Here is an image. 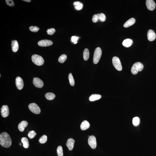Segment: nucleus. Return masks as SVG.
<instances>
[{"instance_id":"1","label":"nucleus","mask_w":156,"mask_h":156,"mask_svg":"<svg viewBox=\"0 0 156 156\" xmlns=\"http://www.w3.org/2000/svg\"><path fill=\"white\" fill-rule=\"evenodd\" d=\"M0 144L2 146L8 148L12 144V140L10 135L6 132H3L0 135Z\"/></svg>"},{"instance_id":"2","label":"nucleus","mask_w":156,"mask_h":156,"mask_svg":"<svg viewBox=\"0 0 156 156\" xmlns=\"http://www.w3.org/2000/svg\"><path fill=\"white\" fill-rule=\"evenodd\" d=\"M144 68L142 63L140 62H136L133 65L131 69V72L133 74H136L139 71H142Z\"/></svg>"},{"instance_id":"3","label":"nucleus","mask_w":156,"mask_h":156,"mask_svg":"<svg viewBox=\"0 0 156 156\" xmlns=\"http://www.w3.org/2000/svg\"><path fill=\"white\" fill-rule=\"evenodd\" d=\"M32 60L33 63L38 66H41L44 62V61L43 57L37 54L33 55L32 57Z\"/></svg>"},{"instance_id":"4","label":"nucleus","mask_w":156,"mask_h":156,"mask_svg":"<svg viewBox=\"0 0 156 156\" xmlns=\"http://www.w3.org/2000/svg\"><path fill=\"white\" fill-rule=\"evenodd\" d=\"M102 51L101 49L98 47L96 49L94 53L93 62L94 64H97L99 62L101 57Z\"/></svg>"},{"instance_id":"5","label":"nucleus","mask_w":156,"mask_h":156,"mask_svg":"<svg viewBox=\"0 0 156 156\" xmlns=\"http://www.w3.org/2000/svg\"><path fill=\"white\" fill-rule=\"evenodd\" d=\"M112 63L115 68L119 71H121L122 70V66L119 59L118 57H115L112 59Z\"/></svg>"},{"instance_id":"6","label":"nucleus","mask_w":156,"mask_h":156,"mask_svg":"<svg viewBox=\"0 0 156 156\" xmlns=\"http://www.w3.org/2000/svg\"><path fill=\"white\" fill-rule=\"evenodd\" d=\"M29 108L31 112L35 114H39L41 112L40 109L36 103H30L29 106Z\"/></svg>"},{"instance_id":"7","label":"nucleus","mask_w":156,"mask_h":156,"mask_svg":"<svg viewBox=\"0 0 156 156\" xmlns=\"http://www.w3.org/2000/svg\"><path fill=\"white\" fill-rule=\"evenodd\" d=\"M89 145L92 149H95L97 147L96 138L94 135H91L89 137L88 140Z\"/></svg>"},{"instance_id":"8","label":"nucleus","mask_w":156,"mask_h":156,"mask_svg":"<svg viewBox=\"0 0 156 156\" xmlns=\"http://www.w3.org/2000/svg\"><path fill=\"white\" fill-rule=\"evenodd\" d=\"M146 4L147 8L150 11H153L155 8L156 4L153 0H147Z\"/></svg>"},{"instance_id":"9","label":"nucleus","mask_w":156,"mask_h":156,"mask_svg":"<svg viewBox=\"0 0 156 156\" xmlns=\"http://www.w3.org/2000/svg\"><path fill=\"white\" fill-rule=\"evenodd\" d=\"M15 83L16 88L19 90H21L24 87V83L23 79L20 77H18L16 78Z\"/></svg>"},{"instance_id":"10","label":"nucleus","mask_w":156,"mask_h":156,"mask_svg":"<svg viewBox=\"0 0 156 156\" xmlns=\"http://www.w3.org/2000/svg\"><path fill=\"white\" fill-rule=\"evenodd\" d=\"M53 42L52 41L48 40H43L38 42V45L41 47H48L52 45Z\"/></svg>"},{"instance_id":"11","label":"nucleus","mask_w":156,"mask_h":156,"mask_svg":"<svg viewBox=\"0 0 156 156\" xmlns=\"http://www.w3.org/2000/svg\"><path fill=\"white\" fill-rule=\"evenodd\" d=\"M1 114L4 118L7 117L9 115V109L7 105H4L1 109Z\"/></svg>"},{"instance_id":"12","label":"nucleus","mask_w":156,"mask_h":156,"mask_svg":"<svg viewBox=\"0 0 156 156\" xmlns=\"http://www.w3.org/2000/svg\"><path fill=\"white\" fill-rule=\"evenodd\" d=\"M33 84L36 87L41 88L43 87V82L41 80L38 78H34L33 79Z\"/></svg>"},{"instance_id":"13","label":"nucleus","mask_w":156,"mask_h":156,"mask_svg":"<svg viewBox=\"0 0 156 156\" xmlns=\"http://www.w3.org/2000/svg\"><path fill=\"white\" fill-rule=\"evenodd\" d=\"M147 37L148 40L149 41H152L155 39L156 35L155 33L153 30H149L148 31Z\"/></svg>"},{"instance_id":"14","label":"nucleus","mask_w":156,"mask_h":156,"mask_svg":"<svg viewBox=\"0 0 156 156\" xmlns=\"http://www.w3.org/2000/svg\"><path fill=\"white\" fill-rule=\"evenodd\" d=\"M75 141L72 138H70L67 140L66 144V146L70 151L72 150L74 148Z\"/></svg>"},{"instance_id":"15","label":"nucleus","mask_w":156,"mask_h":156,"mask_svg":"<svg viewBox=\"0 0 156 156\" xmlns=\"http://www.w3.org/2000/svg\"><path fill=\"white\" fill-rule=\"evenodd\" d=\"M28 125V122L25 121H22L19 124L18 128L20 131L23 132L24 131L25 127L27 126Z\"/></svg>"},{"instance_id":"16","label":"nucleus","mask_w":156,"mask_h":156,"mask_svg":"<svg viewBox=\"0 0 156 156\" xmlns=\"http://www.w3.org/2000/svg\"><path fill=\"white\" fill-rule=\"evenodd\" d=\"M135 18H130L124 24L123 26L126 28L129 27L135 24Z\"/></svg>"},{"instance_id":"17","label":"nucleus","mask_w":156,"mask_h":156,"mask_svg":"<svg viewBox=\"0 0 156 156\" xmlns=\"http://www.w3.org/2000/svg\"><path fill=\"white\" fill-rule=\"evenodd\" d=\"M11 42L12 51L14 52H17L19 48L18 42L16 40H12Z\"/></svg>"},{"instance_id":"18","label":"nucleus","mask_w":156,"mask_h":156,"mask_svg":"<svg viewBox=\"0 0 156 156\" xmlns=\"http://www.w3.org/2000/svg\"><path fill=\"white\" fill-rule=\"evenodd\" d=\"M133 43L132 40L130 39H127L123 41L122 43V45L124 47L126 48H128L132 45Z\"/></svg>"},{"instance_id":"19","label":"nucleus","mask_w":156,"mask_h":156,"mask_svg":"<svg viewBox=\"0 0 156 156\" xmlns=\"http://www.w3.org/2000/svg\"><path fill=\"white\" fill-rule=\"evenodd\" d=\"M90 126V124L88 121H83L80 126V128L81 130H85L89 128Z\"/></svg>"},{"instance_id":"20","label":"nucleus","mask_w":156,"mask_h":156,"mask_svg":"<svg viewBox=\"0 0 156 156\" xmlns=\"http://www.w3.org/2000/svg\"><path fill=\"white\" fill-rule=\"evenodd\" d=\"M101 95L99 94H93L89 97V100L90 102H94L100 99Z\"/></svg>"},{"instance_id":"21","label":"nucleus","mask_w":156,"mask_h":156,"mask_svg":"<svg viewBox=\"0 0 156 156\" xmlns=\"http://www.w3.org/2000/svg\"><path fill=\"white\" fill-rule=\"evenodd\" d=\"M21 141L23 144V146L24 148L27 149L29 148V140L27 138L25 137L22 138Z\"/></svg>"},{"instance_id":"22","label":"nucleus","mask_w":156,"mask_h":156,"mask_svg":"<svg viewBox=\"0 0 156 156\" xmlns=\"http://www.w3.org/2000/svg\"><path fill=\"white\" fill-rule=\"evenodd\" d=\"M45 96L47 99L49 100H52L55 98V95L54 93L50 92L46 93Z\"/></svg>"},{"instance_id":"23","label":"nucleus","mask_w":156,"mask_h":156,"mask_svg":"<svg viewBox=\"0 0 156 156\" xmlns=\"http://www.w3.org/2000/svg\"><path fill=\"white\" fill-rule=\"evenodd\" d=\"M89 49L86 48L84 49L83 52V58L84 60L87 61L89 59Z\"/></svg>"},{"instance_id":"24","label":"nucleus","mask_w":156,"mask_h":156,"mask_svg":"<svg viewBox=\"0 0 156 156\" xmlns=\"http://www.w3.org/2000/svg\"><path fill=\"white\" fill-rule=\"evenodd\" d=\"M67 56L66 54L61 55L58 58L59 62L61 63H63L67 59Z\"/></svg>"},{"instance_id":"25","label":"nucleus","mask_w":156,"mask_h":156,"mask_svg":"<svg viewBox=\"0 0 156 156\" xmlns=\"http://www.w3.org/2000/svg\"><path fill=\"white\" fill-rule=\"evenodd\" d=\"M48 138L46 135H44L39 139V141L41 144H44L47 142Z\"/></svg>"},{"instance_id":"26","label":"nucleus","mask_w":156,"mask_h":156,"mask_svg":"<svg viewBox=\"0 0 156 156\" xmlns=\"http://www.w3.org/2000/svg\"><path fill=\"white\" fill-rule=\"evenodd\" d=\"M57 155L58 156H63V149L61 146H59L57 147Z\"/></svg>"},{"instance_id":"27","label":"nucleus","mask_w":156,"mask_h":156,"mask_svg":"<svg viewBox=\"0 0 156 156\" xmlns=\"http://www.w3.org/2000/svg\"><path fill=\"white\" fill-rule=\"evenodd\" d=\"M68 78L70 85L72 86H74L75 85V81L72 74H69Z\"/></svg>"},{"instance_id":"28","label":"nucleus","mask_w":156,"mask_h":156,"mask_svg":"<svg viewBox=\"0 0 156 156\" xmlns=\"http://www.w3.org/2000/svg\"><path fill=\"white\" fill-rule=\"evenodd\" d=\"M37 135L36 133L34 130L29 131L28 134V136L31 139H33Z\"/></svg>"},{"instance_id":"29","label":"nucleus","mask_w":156,"mask_h":156,"mask_svg":"<svg viewBox=\"0 0 156 156\" xmlns=\"http://www.w3.org/2000/svg\"><path fill=\"white\" fill-rule=\"evenodd\" d=\"M139 122H140V119L139 117H135L133 119L132 122L134 126H138L139 124Z\"/></svg>"},{"instance_id":"30","label":"nucleus","mask_w":156,"mask_h":156,"mask_svg":"<svg viewBox=\"0 0 156 156\" xmlns=\"http://www.w3.org/2000/svg\"><path fill=\"white\" fill-rule=\"evenodd\" d=\"M99 20L101 21L104 22L105 21L106 17L105 15L103 13L99 14Z\"/></svg>"},{"instance_id":"31","label":"nucleus","mask_w":156,"mask_h":156,"mask_svg":"<svg viewBox=\"0 0 156 156\" xmlns=\"http://www.w3.org/2000/svg\"><path fill=\"white\" fill-rule=\"evenodd\" d=\"M30 30L32 32H37L39 30V28L36 26H31L29 28Z\"/></svg>"},{"instance_id":"32","label":"nucleus","mask_w":156,"mask_h":156,"mask_svg":"<svg viewBox=\"0 0 156 156\" xmlns=\"http://www.w3.org/2000/svg\"><path fill=\"white\" fill-rule=\"evenodd\" d=\"M56 30H55V29L53 28H52V29H48L47 30V33L48 35H52L54 34V33L55 32Z\"/></svg>"},{"instance_id":"33","label":"nucleus","mask_w":156,"mask_h":156,"mask_svg":"<svg viewBox=\"0 0 156 156\" xmlns=\"http://www.w3.org/2000/svg\"><path fill=\"white\" fill-rule=\"evenodd\" d=\"M5 2L6 4L10 6H14L15 3L12 0H6Z\"/></svg>"},{"instance_id":"34","label":"nucleus","mask_w":156,"mask_h":156,"mask_svg":"<svg viewBox=\"0 0 156 156\" xmlns=\"http://www.w3.org/2000/svg\"><path fill=\"white\" fill-rule=\"evenodd\" d=\"M92 21L94 23H96L98 21L99 19V16L98 15H93L92 18Z\"/></svg>"},{"instance_id":"35","label":"nucleus","mask_w":156,"mask_h":156,"mask_svg":"<svg viewBox=\"0 0 156 156\" xmlns=\"http://www.w3.org/2000/svg\"><path fill=\"white\" fill-rule=\"evenodd\" d=\"M83 7L82 4L81 3V4L78 6H75V9L77 10H81Z\"/></svg>"},{"instance_id":"36","label":"nucleus","mask_w":156,"mask_h":156,"mask_svg":"<svg viewBox=\"0 0 156 156\" xmlns=\"http://www.w3.org/2000/svg\"><path fill=\"white\" fill-rule=\"evenodd\" d=\"M78 38V37L73 36L71 37V41L73 42L74 43V42L77 41Z\"/></svg>"},{"instance_id":"37","label":"nucleus","mask_w":156,"mask_h":156,"mask_svg":"<svg viewBox=\"0 0 156 156\" xmlns=\"http://www.w3.org/2000/svg\"><path fill=\"white\" fill-rule=\"evenodd\" d=\"M81 4V2H78H78H74L73 4L74 6H76L79 5Z\"/></svg>"},{"instance_id":"38","label":"nucleus","mask_w":156,"mask_h":156,"mask_svg":"<svg viewBox=\"0 0 156 156\" xmlns=\"http://www.w3.org/2000/svg\"><path fill=\"white\" fill-rule=\"evenodd\" d=\"M22 1H25V2H30L31 1V0H23Z\"/></svg>"},{"instance_id":"39","label":"nucleus","mask_w":156,"mask_h":156,"mask_svg":"<svg viewBox=\"0 0 156 156\" xmlns=\"http://www.w3.org/2000/svg\"><path fill=\"white\" fill-rule=\"evenodd\" d=\"M77 43V41L76 42H74V44H76V43Z\"/></svg>"}]
</instances>
